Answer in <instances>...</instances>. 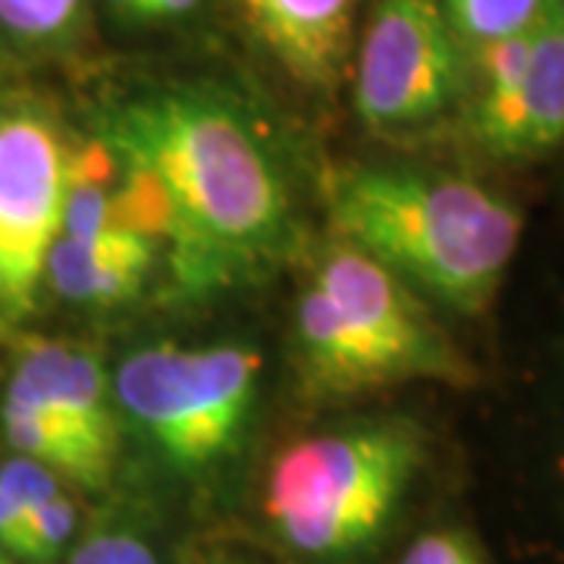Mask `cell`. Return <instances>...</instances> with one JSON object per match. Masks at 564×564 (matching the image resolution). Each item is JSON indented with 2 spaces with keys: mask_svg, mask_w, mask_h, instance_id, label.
<instances>
[{
  "mask_svg": "<svg viewBox=\"0 0 564 564\" xmlns=\"http://www.w3.org/2000/svg\"><path fill=\"white\" fill-rule=\"evenodd\" d=\"M69 564H161L154 549L129 530L91 533L69 555Z\"/></svg>",
  "mask_w": 564,
  "mask_h": 564,
  "instance_id": "cell-16",
  "label": "cell"
},
{
  "mask_svg": "<svg viewBox=\"0 0 564 564\" xmlns=\"http://www.w3.org/2000/svg\"><path fill=\"white\" fill-rule=\"evenodd\" d=\"M0 552L20 564L29 558V524L20 511L7 502L3 492H0Z\"/></svg>",
  "mask_w": 564,
  "mask_h": 564,
  "instance_id": "cell-18",
  "label": "cell"
},
{
  "mask_svg": "<svg viewBox=\"0 0 564 564\" xmlns=\"http://www.w3.org/2000/svg\"><path fill=\"white\" fill-rule=\"evenodd\" d=\"M0 564H20V562H13L10 555H3V552H0Z\"/></svg>",
  "mask_w": 564,
  "mask_h": 564,
  "instance_id": "cell-22",
  "label": "cell"
},
{
  "mask_svg": "<svg viewBox=\"0 0 564 564\" xmlns=\"http://www.w3.org/2000/svg\"><path fill=\"white\" fill-rule=\"evenodd\" d=\"M3 399L47 414L91 455L117 462V404L95 351L66 339H22Z\"/></svg>",
  "mask_w": 564,
  "mask_h": 564,
  "instance_id": "cell-8",
  "label": "cell"
},
{
  "mask_svg": "<svg viewBox=\"0 0 564 564\" xmlns=\"http://www.w3.org/2000/svg\"><path fill=\"white\" fill-rule=\"evenodd\" d=\"M564 141V0H549L527 32V61L502 161H527Z\"/></svg>",
  "mask_w": 564,
  "mask_h": 564,
  "instance_id": "cell-10",
  "label": "cell"
},
{
  "mask_svg": "<svg viewBox=\"0 0 564 564\" xmlns=\"http://www.w3.org/2000/svg\"><path fill=\"white\" fill-rule=\"evenodd\" d=\"M423 458L426 436L408 417L304 436L270 464L263 514L282 543L307 558H348L395 518Z\"/></svg>",
  "mask_w": 564,
  "mask_h": 564,
  "instance_id": "cell-4",
  "label": "cell"
},
{
  "mask_svg": "<svg viewBox=\"0 0 564 564\" xmlns=\"http://www.w3.org/2000/svg\"><path fill=\"white\" fill-rule=\"evenodd\" d=\"M549 0H440L464 47L508 39L540 20Z\"/></svg>",
  "mask_w": 564,
  "mask_h": 564,
  "instance_id": "cell-12",
  "label": "cell"
},
{
  "mask_svg": "<svg viewBox=\"0 0 564 564\" xmlns=\"http://www.w3.org/2000/svg\"><path fill=\"white\" fill-rule=\"evenodd\" d=\"M207 564H248V562H242V558H210Z\"/></svg>",
  "mask_w": 564,
  "mask_h": 564,
  "instance_id": "cell-21",
  "label": "cell"
},
{
  "mask_svg": "<svg viewBox=\"0 0 564 564\" xmlns=\"http://www.w3.org/2000/svg\"><path fill=\"white\" fill-rule=\"evenodd\" d=\"M399 564H486L480 549L458 530H433L408 545Z\"/></svg>",
  "mask_w": 564,
  "mask_h": 564,
  "instance_id": "cell-17",
  "label": "cell"
},
{
  "mask_svg": "<svg viewBox=\"0 0 564 564\" xmlns=\"http://www.w3.org/2000/svg\"><path fill=\"white\" fill-rule=\"evenodd\" d=\"M295 361L307 392L348 399L373 389L436 380H474L411 285L351 245L326 251L295 304Z\"/></svg>",
  "mask_w": 564,
  "mask_h": 564,
  "instance_id": "cell-3",
  "label": "cell"
},
{
  "mask_svg": "<svg viewBox=\"0 0 564 564\" xmlns=\"http://www.w3.org/2000/svg\"><path fill=\"white\" fill-rule=\"evenodd\" d=\"M0 492L7 496V502L13 505L29 524V518L39 508H44L51 499L61 496L63 486L57 474H51L39 462H29V458L17 455V458L0 464Z\"/></svg>",
  "mask_w": 564,
  "mask_h": 564,
  "instance_id": "cell-14",
  "label": "cell"
},
{
  "mask_svg": "<svg viewBox=\"0 0 564 564\" xmlns=\"http://www.w3.org/2000/svg\"><path fill=\"white\" fill-rule=\"evenodd\" d=\"M339 239L462 314H480L521 245V210L464 176L343 166L326 180Z\"/></svg>",
  "mask_w": 564,
  "mask_h": 564,
  "instance_id": "cell-2",
  "label": "cell"
},
{
  "mask_svg": "<svg viewBox=\"0 0 564 564\" xmlns=\"http://www.w3.org/2000/svg\"><path fill=\"white\" fill-rule=\"evenodd\" d=\"M202 0H148V22L180 20L198 10Z\"/></svg>",
  "mask_w": 564,
  "mask_h": 564,
  "instance_id": "cell-19",
  "label": "cell"
},
{
  "mask_svg": "<svg viewBox=\"0 0 564 564\" xmlns=\"http://www.w3.org/2000/svg\"><path fill=\"white\" fill-rule=\"evenodd\" d=\"M254 35L295 82L333 91L345 76L358 0H242Z\"/></svg>",
  "mask_w": 564,
  "mask_h": 564,
  "instance_id": "cell-9",
  "label": "cell"
},
{
  "mask_svg": "<svg viewBox=\"0 0 564 564\" xmlns=\"http://www.w3.org/2000/svg\"><path fill=\"white\" fill-rule=\"evenodd\" d=\"M82 3L85 0H0V32L35 47L61 44L76 32Z\"/></svg>",
  "mask_w": 564,
  "mask_h": 564,
  "instance_id": "cell-13",
  "label": "cell"
},
{
  "mask_svg": "<svg viewBox=\"0 0 564 564\" xmlns=\"http://www.w3.org/2000/svg\"><path fill=\"white\" fill-rule=\"evenodd\" d=\"M120 17L126 20H144L148 22V0H107Z\"/></svg>",
  "mask_w": 564,
  "mask_h": 564,
  "instance_id": "cell-20",
  "label": "cell"
},
{
  "mask_svg": "<svg viewBox=\"0 0 564 564\" xmlns=\"http://www.w3.org/2000/svg\"><path fill=\"white\" fill-rule=\"evenodd\" d=\"M0 73H3V51H0Z\"/></svg>",
  "mask_w": 564,
  "mask_h": 564,
  "instance_id": "cell-23",
  "label": "cell"
},
{
  "mask_svg": "<svg viewBox=\"0 0 564 564\" xmlns=\"http://www.w3.org/2000/svg\"><path fill=\"white\" fill-rule=\"evenodd\" d=\"M158 254L161 248L139 236H104L91 242L61 236L47 254L44 282L63 302L110 307L139 295Z\"/></svg>",
  "mask_w": 564,
  "mask_h": 564,
  "instance_id": "cell-11",
  "label": "cell"
},
{
  "mask_svg": "<svg viewBox=\"0 0 564 564\" xmlns=\"http://www.w3.org/2000/svg\"><path fill=\"white\" fill-rule=\"evenodd\" d=\"M261 351L242 343L151 345L113 373L117 414L173 470L198 477L239 455L261 389Z\"/></svg>",
  "mask_w": 564,
  "mask_h": 564,
  "instance_id": "cell-5",
  "label": "cell"
},
{
  "mask_svg": "<svg viewBox=\"0 0 564 564\" xmlns=\"http://www.w3.org/2000/svg\"><path fill=\"white\" fill-rule=\"evenodd\" d=\"M467 47L440 0H377L355 63V107L373 132H414L467 98Z\"/></svg>",
  "mask_w": 564,
  "mask_h": 564,
  "instance_id": "cell-6",
  "label": "cell"
},
{
  "mask_svg": "<svg viewBox=\"0 0 564 564\" xmlns=\"http://www.w3.org/2000/svg\"><path fill=\"white\" fill-rule=\"evenodd\" d=\"M76 530V505L57 496L29 518V558L25 564H51L61 555Z\"/></svg>",
  "mask_w": 564,
  "mask_h": 564,
  "instance_id": "cell-15",
  "label": "cell"
},
{
  "mask_svg": "<svg viewBox=\"0 0 564 564\" xmlns=\"http://www.w3.org/2000/svg\"><path fill=\"white\" fill-rule=\"evenodd\" d=\"M95 139L158 188L163 251L185 295L251 280L289 242L285 173L236 98L210 85L144 88L104 107Z\"/></svg>",
  "mask_w": 564,
  "mask_h": 564,
  "instance_id": "cell-1",
  "label": "cell"
},
{
  "mask_svg": "<svg viewBox=\"0 0 564 564\" xmlns=\"http://www.w3.org/2000/svg\"><path fill=\"white\" fill-rule=\"evenodd\" d=\"M73 148L35 101L0 104V314L25 317L61 239Z\"/></svg>",
  "mask_w": 564,
  "mask_h": 564,
  "instance_id": "cell-7",
  "label": "cell"
}]
</instances>
